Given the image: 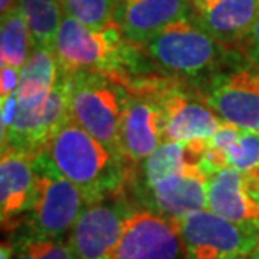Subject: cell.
<instances>
[{
  "mask_svg": "<svg viewBox=\"0 0 259 259\" xmlns=\"http://www.w3.org/2000/svg\"><path fill=\"white\" fill-rule=\"evenodd\" d=\"M40 152L81 190L88 204L118 195L128 179V160L88 133L71 116Z\"/></svg>",
  "mask_w": 259,
  "mask_h": 259,
  "instance_id": "cell-1",
  "label": "cell"
},
{
  "mask_svg": "<svg viewBox=\"0 0 259 259\" xmlns=\"http://www.w3.org/2000/svg\"><path fill=\"white\" fill-rule=\"evenodd\" d=\"M54 54L64 76L98 72L128 84L148 71L143 66L147 54H142V46L123 37L116 24L96 29L66 15L54 42Z\"/></svg>",
  "mask_w": 259,
  "mask_h": 259,
  "instance_id": "cell-2",
  "label": "cell"
},
{
  "mask_svg": "<svg viewBox=\"0 0 259 259\" xmlns=\"http://www.w3.org/2000/svg\"><path fill=\"white\" fill-rule=\"evenodd\" d=\"M145 54L160 69L174 76L205 77L244 56L227 48L187 15L167 25L143 46Z\"/></svg>",
  "mask_w": 259,
  "mask_h": 259,
  "instance_id": "cell-3",
  "label": "cell"
},
{
  "mask_svg": "<svg viewBox=\"0 0 259 259\" xmlns=\"http://www.w3.org/2000/svg\"><path fill=\"white\" fill-rule=\"evenodd\" d=\"M66 77L69 82V116L110 150L123 155L120 128L128 96L126 86L98 72H77Z\"/></svg>",
  "mask_w": 259,
  "mask_h": 259,
  "instance_id": "cell-4",
  "label": "cell"
},
{
  "mask_svg": "<svg viewBox=\"0 0 259 259\" xmlns=\"http://www.w3.org/2000/svg\"><path fill=\"white\" fill-rule=\"evenodd\" d=\"M35 170L37 190L32 207L25 214L29 234L61 239L71 232L88 200L71 180L56 170L42 152L35 155Z\"/></svg>",
  "mask_w": 259,
  "mask_h": 259,
  "instance_id": "cell-5",
  "label": "cell"
},
{
  "mask_svg": "<svg viewBox=\"0 0 259 259\" xmlns=\"http://www.w3.org/2000/svg\"><path fill=\"white\" fill-rule=\"evenodd\" d=\"M199 95L222 121L259 132V64L237 59L224 66L205 77Z\"/></svg>",
  "mask_w": 259,
  "mask_h": 259,
  "instance_id": "cell-6",
  "label": "cell"
},
{
  "mask_svg": "<svg viewBox=\"0 0 259 259\" xmlns=\"http://www.w3.org/2000/svg\"><path fill=\"white\" fill-rule=\"evenodd\" d=\"M180 234L187 259L249 256L259 247V226L239 224L210 209L180 219Z\"/></svg>",
  "mask_w": 259,
  "mask_h": 259,
  "instance_id": "cell-7",
  "label": "cell"
},
{
  "mask_svg": "<svg viewBox=\"0 0 259 259\" xmlns=\"http://www.w3.org/2000/svg\"><path fill=\"white\" fill-rule=\"evenodd\" d=\"M150 79L152 76H140L126 84L120 142L123 155L132 163H142L165 142L163 110Z\"/></svg>",
  "mask_w": 259,
  "mask_h": 259,
  "instance_id": "cell-8",
  "label": "cell"
},
{
  "mask_svg": "<svg viewBox=\"0 0 259 259\" xmlns=\"http://www.w3.org/2000/svg\"><path fill=\"white\" fill-rule=\"evenodd\" d=\"M152 88L163 110L165 142L209 140L222 120L205 105L199 91L190 93L182 84L152 76Z\"/></svg>",
  "mask_w": 259,
  "mask_h": 259,
  "instance_id": "cell-9",
  "label": "cell"
},
{
  "mask_svg": "<svg viewBox=\"0 0 259 259\" xmlns=\"http://www.w3.org/2000/svg\"><path fill=\"white\" fill-rule=\"evenodd\" d=\"M130 214L118 195L88 204L67 234L76 259H115Z\"/></svg>",
  "mask_w": 259,
  "mask_h": 259,
  "instance_id": "cell-10",
  "label": "cell"
},
{
  "mask_svg": "<svg viewBox=\"0 0 259 259\" xmlns=\"http://www.w3.org/2000/svg\"><path fill=\"white\" fill-rule=\"evenodd\" d=\"M115 259H187L180 219L152 209L132 210L123 227Z\"/></svg>",
  "mask_w": 259,
  "mask_h": 259,
  "instance_id": "cell-11",
  "label": "cell"
},
{
  "mask_svg": "<svg viewBox=\"0 0 259 259\" xmlns=\"http://www.w3.org/2000/svg\"><path fill=\"white\" fill-rule=\"evenodd\" d=\"M69 120V82L59 72L56 86L44 105L34 110L17 108L12 125L2 137V150L14 148L37 155L49 138Z\"/></svg>",
  "mask_w": 259,
  "mask_h": 259,
  "instance_id": "cell-12",
  "label": "cell"
},
{
  "mask_svg": "<svg viewBox=\"0 0 259 259\" xmlns=\"http://www.w3.org/2000/svg\"><path fill=\"white\" fill-rule=\"evenodd\" d=\"M190 7L205 32L237 51L259 17V0H190Z\"/></svg>",
  "mask_w": 259,
  "mask_h": 259,
  "instance_id": "cell-13",
  "label": "cell"
},
{
  "mask_svg": "<svg viewBox=\"0 0 259 259\" xmlns=\"http://www.w3.org/2000/svg\"><path fill=\"white\" fill-rule=\"evenodd\" d=\"M37 190L35 155L5 148L0 158V215L10 227L30 210Z\"/></svg>",
  "mask_w": 259,
  "mask_h": 259,
  "instance_id": "cell-14",
  "label": "cell"
},
{
  "mask_svg": "<svg viewBox=\"0 0 259 259\" xmlns=\"http://www.w3.org/2000/svg\"><path fill=\"white\" fill-rule=\"evenodd\" d=\"M190 0H118L115 24L132 44L145 46L160 30L190 15Z\"/></svg>",
  "mask_w": 259,
  "mask_h": 259,
  "instance_id": "cell-15",
  "label": "cell"
},
{
  "mask_svg": "<svg viewBox=\"0 0 259 259\" xmlns=\"http://www.w3.org/2000/svg\"><path fill=\"white\" fill-rule=\"evenodd\" d=\"M200 168L205 175L222 168H236L242 174L254 172L259 168V132L222 121L209 138Z\"/></svg>",
  "mask_w": 259,
  "mask_h": 259,
  "instance_id": "cell-16",
  "label": "cell"
},
{
  "mask_svg": "<svg viewBox=\"0 0 259 259\" xmlns=\"http://www.w3.org/2000/svg\"><path fill=\"white\" fill-rule=\"evenodd\" d=\"M207 209L239 224L259 226V202L249 192L246 174L236 168L207 175Z\"/></svg>",
  "mask_w": 259,
  "mask_h": 259,
  "instance_id": "cell-17",
  "label": "cell"
},
{
  "mask_svg": "<svg viewBox=\"0 0 259 259\" xmlns=\"http://www.w3.org/2000/svg\"><path fill=\"white\" fill-rule=\"evenodd\" d=\"M148 200L160 214L184 219L192 212L207 209V175L202 170L175 175L147 187Z\"/></svg>",
  "mask_w": 259,
  "mask_h": 259,
  "instance_id": "cell-18",
  "label": "cell"
},
{
  "mask_svg": "<svg viewBox=\"0 0 259 259\" xmlns=\"http://www.w3.org/2000/svg\"><path fill=\"white\" fill-rule=\"evenodd\" d=\"M209 140L190 142H163L155 152L142 162V177L145 187L160 180L202 170L200 162Z\"/></svg>",
  "mask_w": 259,
  "mask_h": 259,
  "instance_id": "cell-19",
  "label": "cell"
},
{
  "mask_svg": "<svg viewBox=\"0 0 259 259\" xmlns=\"http://www.w3.org/2000/svg\"><path fill=\"white\" fill-rule=\"evenodd\" d=\"M59 69L54 49L34 48L20 69L17 88V108L34 110L44 105L58 81Z\"/></svg>",
  "mask_w": 259,
  "mask_h": 259,
  "instance_id": "cell-20",
  "label": "cell"
},
{
  "mask_svg": "<svg viewBox=\"0 0 259 259\" xmlns=\"http://www.w3.org/2000/svg\"><path fill=\"white\" fill-rule=\"evenodd\" d=\"M27 19L30 44L34 48L54 49L56 37L66 17L61 0H19Z\"/></svg>",
  "mask_w": 259,
  "mask_h": 259,
  "instance_id": "cell-21",
  "label": "cell"
},
{
  "mask_svg": "<svg viewBox=\"0 0 259 259\" xmlns=\"http://www.w3.org/2000/svg\"><path fill=\"white\" fill-rule=\"evenodd\" d=\"M32 44L27 19L17 4L9 12L2 14L0 29V63L4 67H14L20 71L27 61Z\"/></svg>",
  "mask_w": 259,
  "mask_h": 259,
  "instance_id": "cell-22",
  "label": "cell"
},
{
  "mask_svg": "<svg viewBox=\"0 0 259 259\" xmlns=\"http://www.w3.org/2000/svg\"><path fill=\"white\" fill-rule=\"evenodd\" d=\"M64 14L90 27H106L115 24L118 0H61Z\"/></svg>",
  "mask_w": 259,
  "mask_h": 259,
  "instance_id": "cell-23",
  "label": "cell"
},
{
  "mask_svg": "<svg viewBox=\"0 0 259 259\" xmlns=\"http://www.w3.org/2000/svg\"><path fill=\"white\" fill-rule=\"evenodd\" d=\"M14 259H76V256L67 241L27 232L15 244Z\"/></svg>",
  "mask_w": 259,
  "mask_h": 259,
  "instance_id": "cell-24",
  "label": "cell"
},
{
  "mask_svg": "<svg viewBox=\"0 0 259 259\" xmlns=\"http://www.w3.org/2000/svg\"><path fill=\"white\" fill-rule=\"evenodd\" d=\"M239 51L244 54L246 59L259 64V17L249 30V34L246 35V39L239 46Z\"/></svg>",
  "mask_w": 259,
  "mask_h": 259,
  "instance_id": "cell-25",
  "label": "cell"
},
{
  "mask_svg": "<svg viewBox=\"0 0 259 259\" xmlns=\"http://www.w3.org/2000/svg\"><path fill=\"white\" fill-rule=\"evenodd\" d=\"M0 77H2V84H0V98L10 96L12 93L17 91L19 88V81H20V71L14 69V67H4L2 66V72H0Z\"/></svg>",
  "mask_w": 259,
  "mask_h": 259,
  "instance_id": "cell-26",
  "label": "cell"
},
{
  "mask_svg": "<svg viewBox=\"0 0 259 259\" xmlns=\"http://www.w3.org/2000/svg\"><path fill=\"white\" fill-rule=\"evenodd\" d=\"M246 180H247L249 192L259 202V168L254 170V172H251V174H246Z\"/></svg>",
  "mask_w": 259,
  "mask_h": 259,
  "instance_id": "cell-27",
  "label": "cell"
},
{
  "mask_svg": "<svg viewBox=\"0 0 259 259\" xmlns=\"http://www.w3.org/2000/svg\"><path fill=\"white\" fill-rule=\"evenodd\" d=\"M17 4H19V0H0V12L2 14L9 12V10L14 9Z\"/></svg>",
  "mask_w": 259,
  "mask_h": 259,
  "instance_id": "cell-28",
  "label": "cell"
},
{
  "mask_svg": "<svg viewBox=\"0 0 259 259\" xmlns=\"http://www.w3.org/2000/svg\"><path fill=\"white\" fill-rule=\"evenodd\" d=\"M2 259H14V249L12 246H2Z\"/></svg>",
  "mask_w": 259,
  "mask_h": 259,
  "instance_id": "cell-29",
  "label": "cell"
},
{
  "mask_svg": "<svg viewBox=\"0 0 259 259\" xmlns=\"http://www.w3.org/2000/svg\"><path fill=\"white\" fill-rule=\"evenodd\" d=\"M249 259H259V247L254 251V252H251L249 254Z\"/></svg>",
  "mask_w": 259,
  "mask_h": 259,
  "instance_id": "cell-30",
  "label": "cell"
},
{
  "mask_svg": "<svg viewBox=\"0 0 259 259\" xmlns=\"http://www.w3.org/2000/svg\"><path fill=\"white\" fill-rule=\"evenodd\" d=\"M224 259H249V256H231V257H224Z\"/></svg>",
  "mask_w": 259,
  "mask_h": 259,
  "instance_id": "cell-31",
  "label": "cell"
}]
</instances>
